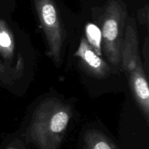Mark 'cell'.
<instances>
[{
    "label": "cell",
    "instance_id": "6da1fadb",
    "mask_svg": "<svg viewBox=\"0 0 149 149\" xmlns=\"http://www.w3.org/2000/svg\"><path fill=\"white\" fill-rule=\"evenodd\" d=\"M72 116L70 105L57 98L42 100L35 108L26 134L38 149H59Z\"/></svg>",
    "mask_w": 149,
    "mask_h": 149
},
{
    "label": "cell",
    "instance_id": "7a4b0ae2",
    "mask_svg": "<svg viewBox=\"0 0 149 149\" xmlns=\"http://www.w3.org/2000/svg\"><path fill=\"white\" fill-rule=\"evenodd\" d=\"M127 26L122 51V69L127 77L131 92L146 121H149V88L141 62L136 27L132 21Z\"/></svg>",
    "mask_w": 149,
    "mask_h": 149
},
{
    "label": "cell",
    "instance_id": "3957f363",
    "mask_svg": "<svg viewBox=\"0 0 149 149\" xmlns=\"http://www.w3.org/2000/svg\"><path fill=\"white\" fill-rule=\"evenodd\" d=\"M125 18L126 11L120 3L111 0L103 15L100 30L103 52L113 65L121 63Z\"/></svg>",
    "mask_w": 149,
    "mask_h": 149
},
{
    "label": "cell",
    "instance_id": "277c9868",
    "mask_svg": "<svg viewBox=\"0 0 149 149\" xmlns=\"http://www.w3.org/2000/svg\"><path fill=\"white\" fill-rule=\"evenodd\" d=\"M38 18L47 39L48 55L56 65L61 62L64 31L53 0H33Z\"/></svg>",
    "mask_w": 149,
    "mask_h": 149
},
{
    "label": "cell",
    "instance_id": "5b68a950",
    "mask_svg": "<svg viewBox=\"0 0 149 149\" xmlns=\"http://www.w3.org/2000/svg\"><path fill=\"white\" fill-rule=\"evenodd\" d=\"M74 56L79 58L81 67L93 77L106 78L110 75L111 69L109 66L95 52L85 38H81Z\"/></svg>",
    "mask_w": 149,
    "mask_h": 149
},
{
    "label": "cell",
    "instance_id": "8992f818",
    "mask_svg": "<svg viewBox=\"0 0 149 149\" xmlns=\"http://www.w3.org/2000/svg\"><path fill=\"white\" fill-rule=\"evenodd\" d=\"M83 149H119V148L103 132L97 129H90L84 135Z\"/></svg>",
    "mask_w": 149,
    "mask_h": 149
},
{
    "label": "cell",
    "instance_id": "52a82bcc",
    "mask_svg": "<svg viewBox=\"0 0 149 149\" xmlns=\"http://www.w3.org/2000/svg\"><path fill=\"white\" fill-rule=\"evenodd\" d=\"M15 48V42L13 32L5 20L0 19V56L7 61V65L13 61Z\"/></svg>",
    "mask_w": 149,
    "mask_h": 149
},
{
    "label": "cell",
    "instance_id": "ba28073f",
    "mask_svg": "<svg viewBox=\"0 0 149 149\" xmlns=\"http://www.w3.org/2000/svg\"><path fill=\"white\" fill-rule=\"evenodd\" d=\"M23 70V58L20 57L17 67L12 68L10 66L4 64L0 59V83L10 85L21 76Z\"/></svg>",
    "mask_w": 149,
    "mask_h": 149
},
{
    "label": "cell",
    "instance_id": "9c48e42d",
    "mask_svg": "<svg viewBox=\"0 0 149 149\" xmlns=\"http://www.w3.org/2000/svg\"><path fill=\"white\" fill-rule=\"evenodd\" d=\"M86 40L98 56L102 55V34L100 28L93 23L85 26Z\"/></svg>",
    "mask_w": 149,
    "mask_h": 149
},
{
    "label": "cell",
    "instance_id": "30bf717a",
    "mask_svg": "<svg viewBox=\"0 0 149 149\" xmlns=\"http://www.w3.org/2000/svg\"><path fill=\"white\" fill-rule=\"evenodd\" d=\"M138 18L141 24H145L148 27V6L146 5L143 8L138 11Z\"/></svg>",
    "mask_w": 149,
    "mask_h": 149
},
{
    "label": "cell",
    "instance_id": "8fae6325",
    "mask_svg": "<svg viewBox=\"0 0 149 149\" xmlns=\"http://www.w3.org/2000/svg\"><path fill=\"white\" fill-rule=\"evenodd\" d=\"M4 149H19V148H16L15 146H14V145H13L12 144H10V145H9L6 146V148Z\"/></svg>",
    "mask_w": 149,
    "mask_h": 149
}]
</instances>
